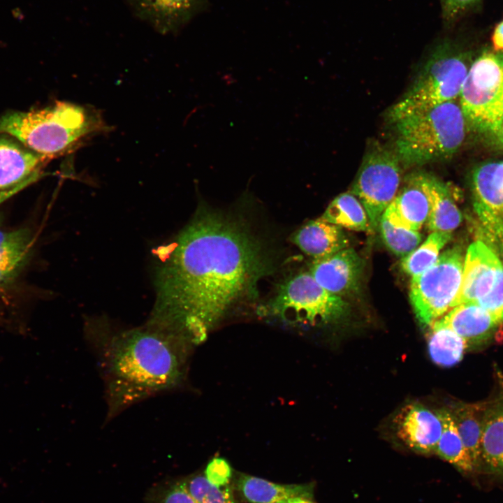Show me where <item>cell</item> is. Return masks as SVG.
<instances>
[{
  "label": "cell",
  "mask_w": 503,
  "mask_h": 503,
  "mask_svg": "<svg viewBox=\"0 0 503 503\" xmlns=\"http://www.w3.org/2000/svg\"><path fill=\"white\" fill-rule=\"evenodd\" d=\"M276 503H312L310 499L305 498H293L286 500H283Z\"/></svg>",
  "instance_id": "35"
},
{
  "label": "cell",
  "mask_w": 503,
  "mask_h": 503,
  "mask_svg": "<svg viewBox=\"0 0 503 503\" xmlns=\"http://www.w3.org/2000/svg\"><path fill=\"white\" fill-rule=\"evenodd\" d=\"M395 153L402 164L447 159L461 147L467 125L459 102L447 101L393 122Z\"/></svg>",
  "instance_id": "4"
},
{
  "label": "cell",
  "mask_w": 503,
  "mask_h": 503,
  "mask_svg": "<svg viewBox=\"0 0 503 503\" xmlns=\"http://www.w3.org/2000/svg\"><path fill=\"white\" fill-rule=\"evenodd\" d=\"M437 412L442 423V432L435 453L463 473L476 472L473 460L459 435L451 411L443 409Z\"/></svg>",
  "instance_id": "23"
},
{
  "label": "cell",
  "mask_w": 503,
  "mask_h": 503,
  "mask_svg": "<svg viewBox=\"0 0 503 503\" xmlns=\"http://www.w3.org/2000/svg\"><path fill=\"white\" fill-rule=\"evenodd\" d=\"M394 422L398 438L409 448L424 454L435 453L442 432L437 412L411 403L400 411Z\"/></svg>",
  "instance_id": "14"
},
{
  "label": "cell",
  "mask_w": 503,
  "mask_h": 503,
  "mask_svg": "<svg viewBox=\"0 0 503 503\" xmlns=\"http://www.w3.org/2000/svg\"><path fill=\"white\" fill-rule=\"evenodd\" d=\"M85 331L104 384L106 421L184 380L190 343L180 337L147 322L124 328L105 319H90Z\"/></svg>",
  "instance_id": "2"
},
{
  "label": "cell",
  "mask_w": 503,
  "mask_h": 503,
  "mask_svg": "<svg viewBox=\"0 0 503 503\" xmlns=\"http://www.w3.org/2000/svg\"><path fill=\"white\" fill-rule=\"evenodd\" d=\"M31 245V239L26 230L0 231V285L17 272L26 259Z\"/></svg>",
  "instance_id": "26"
},
{
  "label": "cell",
  "mask_w": 503,
  "mask_h": 503,
  "mask_svg": "<svg viewBox=\"0 0 503 503\" xmlns=\"http://www.w3.org/2000/svg\"><path fill=\"white\" fill-rule=\"evenodd\" d=\"M480 0H441L442 16L449 24L457 20L466 10L475 6Z\"/></svg>",
  "instance_id": "33"
},
{
  "label": "cell",
  "mask_w": 503,
  "mask_h": 503,
  "mask_svg": "<svg viewBox=\"0 0 503 503\" xmlns=\"http://www.w3.org/2000/svg\"><path fill=\"white\" fill-rule=\"evenodd\" d=\"M491 41L493 51L503 52V20L496 24Z\"/></svg>",
  "instance_id": "34"
},
{
  "label": "cell",
  "mask_w": 503,
  "mask_h": 503,
  "mask_svg": "<svg viewBox=\"0 0 503 503\" xmlns=\"http://www.w3.org/2000/svg\"><path fill=\"white\" fill-rule=\"evenodd\" d=\"M47 160L17 142L0 136V189L34 173Z\"/></svg>",
  "instance_id": "20"
},
{
  "label": "cell",
  "mask_w": 503,
  "mask_h": 503,
  "mask_svg": "<svg viewBox=\"0 0 503 503\" xmlns=\"http://www.w3.org/2000/svg\"><path fill=\"white\" fill-rule=\"evenodd\" d=\"M430 328L428 343L431 360L435 364L445 367L458 363L467 350L464 339L437 321L432 323Z\"/></svg>",
  "instance_id": "24"
},
{
  "label": "cell",
  "mask_w": 503,
  "mask_h": 503,
  "mask_svg": "<svg viewBox=\"0 0 503 503\" xmlns=\"http://www.w3.org/2000/svg\"><path fill=\"white\" fill-rule=\"evenodd\" d=\"M423 180L430 206L426 221L428 230L431 232H451L460 225L462 215L449 188L446 184L430 174L423 173Z\"/></svg>",
  "instance_id": "19"
},
{
  "label": "cell",
  "mask_w": 503,
  "mask_h": 503,
  "mask_svg": "<svg viewBox=\"0 0 503 503\" xmlns=\"http://www.w3.org/2000/svg\"><path fill=\"white\" fill-rule=\"evenodd\" d=\"M479 471L503 478V396L488 402Z\"/></svg>",
  "instance_id": "18"
},
{
  "label": "cell",
  "mask_w": 503,
  "mask_h": 503,
  "mask_svg": "<svg viewBox=\"0 0 503 503\" xmlns=\"http://www.w3.org/2000/svg\"><path fill=\"white\" fill-rule=\"evenodd\" d=\"M363 270V259L353 248L347 247L314 260L309 272L322 287L342 298L358 290Z\"/></svg>",
  "instance_id": "13"
},
{
  "label": "cell",
  "mask_w": 503,
  "mask_h": 503,
  "mask_svg": "<svg viewBox=\"0 0 503 503\" xmlns=\"http://www.w3.org/2000/svg\"><path fill=\"white\" fill-rule=\"evenodd\" d=\"M488 402H458L450 410L476 471L480 469L481 438Z\"/></svg>",
  "instance_id": "22"
},
{
  "label": "cell",
  "mask_w": 503,
  "mask_h": 503,
  "mask_svg": "<svg viewBox=\"0 0 503 503\" xmlns=\"http://www.w3.org/2000/svg\"><path fill=\"white\" fill-rule=\"evenodd\" d=\"M378 229L388 249L402 258L416 249L423 239L419 231L396 227L384 216L381 218Z\"/></svg>",
  "instance_id": "28"
},
{
  "label": "cell",
  "mask_w": 503,
  "mask_h": 503,
  "mask_svg": "<svg viewBox=\"0 0 503 503\" xmlns=\"http://www.w3.org/2000/svg\"><path fill=\"white\" fill-rule=\"evenodd\" d=\"M450 231H433L416 249L401 260L403 271L409 275H418L433 265L440 251L451 239Z\"/></svg>",
  "instance_id": "27"
},
{
  "label": "cell",
  "mask_w": 503,
  "mask_h": 503,
  "mask_svg": "<svg viewBox=\"0 0 503 503\" xmlns=\"http://www.w3.org/2000/svg\"><path fill=\"white\" fill-rule=\"evenodd\" d=\"M430 209L423 173H417L405 178L382 216L396 227L418 231L426 223Z\"/></svg>",
  "instance_id": "15"
},
{
  "label": "cell",
  "mask_w": 503,
  "mask_h": 503,
  "mask_svg": "<svg viewBox=\"0 0 503 503\" xmlns=\"http://www.w3.org/2000/svg\"><path fill=\"white\" fill-rule=\"evenodd\" d=\"M242 496L251 503H276L293 498L310 499L312 486L308 484L284 485L240 474L236 482Z\"/></svg>",
  "instance_id": "21"
},
{
  "label": "cell",
  "mask_w": 503,
  "mask_h": 503,
  "mask_svg": "<svg viewBox=\"0 0 503 503\" xmlns=\"http://www.w3.org/2000/svg\"><path fill=\"white\" fill-rule=\"evenodd\" d=\"M464 339L467 349H480L498 339L503 323L474 302L459 304L437 319Z\"/></svg>",
  "instance_id": "12"
},
{
  "label": "cell",
  "mask_w": 503,
  "mask_h": 503,
  "mask_svg": "<svg viewBox=\"0 0 503 503\" xmlns=\"http://www.w3.org/2000/svg\"><path fill=\"white\" fill-rule=\"evenodd\" d=\"M156 300L147 323L190 344L258 296L274 268L242 218L201 206L175 240L156 251Z\"/></svg>",
  "instance_id": "1"
},
{
  "label": "cell",
  "mask_w": 503,
  "mask_h": 503,
  "mask_svg": "<svg viewBox=\"0 0 503 503\" xmlns=\"http://www.w3.org/2000/svg\"><path fill=\"white\" fill-rule=\"evenodd\" d=\"M321 218L341 228L372 232L363 206L351 193H343L335 197Z\"/></svg>",
  "instance_id": "25"
},
{
  "label": "cell",
  "mask_w": 503,
  "mask_h": 503,
  "mask_svg": "<svg viewBox=\"0 0 503 503\" xmlns=\"http://www.w3.org/2000/svg\"><path fill=\"white\" fill-rule=\"evenodd\" d=\"M207 479L217 486L228 485L232 470L228 462L223 458H214L207 464L204 473Z\"/></svg>",
  "instance_id": "32"
},
{
  "label": "cell",
  "mask_w": 503,
  "mask_h": 503,
  "mask_svg": "<svg viewBox=\"0 0 503 503\" xmlns=\"http://www.w3.org/2000/svg\"><path fill=\"white\" fill-rule=\"evenodd\" d=\"M150 503H197L189 493L184 481L161 485L150 496Z\"/></svg>",
  "instance_id": "30"
},
{
  "label": "cell",
  "mask_w": 503,
  "mask_h": 503,
  "mask_svg": "<svg viewBox=\"0 0 503 503\" xmlns=\"http://www.w3.org/2000/svg\"><path fill=\"white\" fill-rule=\"evenodd\" d=\"M401 166L394 152L379 145L363 157L351 193L363 206L372 232L378 229L382 214L400 187Z\"/></svg>",
  "instance_id": "9"
},
{
  "label": "cell",
  "mask_w": 503,
  "mask_h": 503,
  "mask_svg": "<svg viewBox=\"0 0 503 503\" xmlns=\"http://www.w3.org/2000/svg\"><path fill=\"white\" fill-rule=\"evenodd\" d=\"M500 136H502V139H503V125H502V129H501Z\"/></svg>",
  "instance_id": "36"
},
{
  "label": "cell",
  "mask_w": 503,
  "mask_h": 503,
  "mask_svg": "<svg viewBox=\"0 0 503 503\" xmlns=\"http://www.w3.org/2000/svg\"><path fill=\"white\" fill-rule=\"evenodd\" d=\"M502 265L486 243L478 240L469 245L463 263L462 281L451 308L462 303L476 302L493 286Z\"/></svg>",
  "instance_id": "11"
},
{
  "label": "cell",
  "mask_w": 503,
  "mask_h": 503,
  "mask_svg": "<svg viewBox=\"0 0 503 503\" xmlns=\"http://www.w3.org/2000/svg\"><path fill=\"white\" fill-rule=\"evenodd\" d=\"M472 62L469 54L449 41L431 51L414 83L388 111L393 123L456 100Z\"/></svg>",
  "instance_id": "5"
},
{
  "label": "cell",
  "mask_w": 503,
  "mask_h": 503,
  "mask_svg": "<svg viewBox=\"0 0 503 503\" xmlns=\"http://www.w3.org/2000/svg\"><path fill=\"white\" fill-rule=\"evenodd\" d=\"M184 482L197 503H235L228 485L215 486L204 474L192 476Z\"/></svg>",
  "instance_id": "29"
},
{
  "label": "cell",
  "mask_w": 503,
  "mask_h": 503,
  "mask_svg": "<svg viewBox=\"0 0 503 503\" xmlns=\"http://www.w3.org/2000/svg\"><path fill=\"white\" fill-rule=\"evenodd\" d=\"M471 186L481 229L489 243L503 252V160L477 166Z\"/></svg>",
  "instance_id": "10"
},
{
  "label": "cell",
  "mask_w": 503,
  "mask_h": 503,
  "mask_svg": "<svg viewBox=\"0 0 503 503\" xmlns=\"http://www.w3.org/2000/svg\"><path fill=\"white\" fill-rule=\"evenodd\" d=\"M463 263L462 250L455 246L445 250L427 270L411 277L409 299L424 327L430 326L451 308L460 287Z\"/></svg>",
  "instance_id": "8"
},
{
  "label": "cell",
  "mask_w": 503,
  "mask_h": 503,
  "mask_svg": "<svg viewBox=\"0 0 503 503\" xmlns=\"http://www.w3.org/2000/svg\"><path fill=\"white\" fill-rule=\"evenodd\" d=\"M503 323V265L499 268L490 290L476 302Z\"/></svg>",
  "instance_id": "31"
},
{
  "label": "cell",
  "mask_w": 503,
  "mask_h": 503,
  "mask_svg": "<svg viewBox=\"0 0 503 503\" xmlns=\"http://www.w3.org/2000/svg\"><path fill=\"white\" fill-rule=\"evenodd\" d=\"M135 13L158 31H177L207 6V0H128Z\"/></svg>",
  "instance_id": "16"
},
{
  "label": "cell",
  "mask_w": 503,
  "mask_h": 503,
  "mask_svg": "<svg viewBox=\"0 0 503 503\" xmlns=\"http://www.w3.org/2000/svg\"><path fill=\"white\" fill-rule=\"evenodd\" d=\"M292 242L315 260L349 247V240L342 228L321 218L310 221L301 227L293 235Z\"/></svg>",
  "instance_id": "17"
},
{
  "label": "cell",
  "mask_w": 503,
  "mask_h": 503,
  "mask_svg": "<svg viewBox=\"0 0 503 503\" xmlns=\"http://www.w3.org/2000/svg\"><path fill=\"white\" fill-rule=\"evenodd\" d=\"M262 313L291 324L326 323L346 314L349 304L322 287L310 272L292 276L279 285Z\"/></svg>",
  "instance_id": "7"
},
{
  "label": "cell",
  "mask_w": 503,
  "mask_h": 503,
  "mask_svg": "<svg viewBox=\"0 0 503 503\" xmlns=\"http://www.w3.org/2000/svg\"><path fill=\"white\" fill-rule=\"evenodd\" d=\"M467 129L500 136L503 125V52L486 50L472 62L459 95Z\"/></svg>",
  "instance_id": "6"
},
{
  "label": "cell",
  "mask_w": 503,
  "mask_h": 503,
  "mask_svg": "<svg viewBox=\"0 0 503 503\" xmlns=\"http://www.w3.org/2000/svg\"><path fill=\"white\" fill-rule=\"evenodd\" d=\"M105 129L95 112L65 101L0 118V133L13 136L47 159L72 152L91 135Z\"/></svg>",
  "instance_id": "3"
}]
</instances>
